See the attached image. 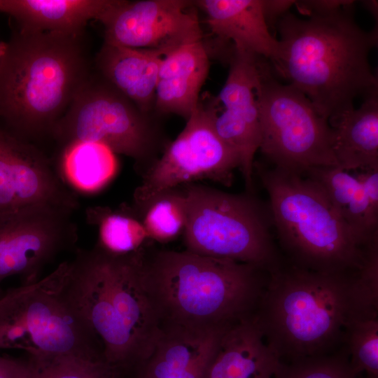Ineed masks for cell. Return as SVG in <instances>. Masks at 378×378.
<instances>
[{"label": "cell", "instance_id": "6da1fadb", "mask_svg": "<svg viewBox=\"0 0 378 378\" xmlns=\"http://www.w3.org/2000/svg\"><path fill=\"white\" fill-rule=\"evenodd\" d=\"M378 317V279L363 270L321 272L287 260L268 272L253 320L281 362L332 354L356 319Z\"/></svg>", "mask_w": 378, "mask_h": 378}, {"label": "cell", "instance_id": "7a4b0ae2", "mask_svg": "<svg viewBox=\"0 0 378 378\" xmlns=\"http://www.w3.org/2000/svg\"><path fill=\"white\" fill-rule=\"evenodd\" d=\"M141 278L162 330L230 328L251 318L268 272L187 250L137 251Z\"/></svg>", "mask_w": 378, "mask_h": 378}, {"label": "cell", "instance_id": "3957f363", "mask_svg": "<svg viewBox=\"0 0 378 378\" xmlns=\"http://www.w3.org/2000/svg\"><path fill=\"white\" fill-rule=\"evenodd\" d=\"M353 3L307 19L288 12L277 22L280 54L272 62L274 69L328 120L354 108L358 96L378 92L369 61L377 29L368 31L358 25Z\"/></svg>", "mask_w": 378, "mask_h": 378}, {"label": "cell", "instance_id": "277c9868", "mask_svg": "<svg viewBox=\"0 0 378 378\" xmlns=\"http://www.w3.org/2000/svg\"><path fill=\"white\" fill-rule=\"evenodd\" d=\"M136 251L115 254L99 244L67 261L65 291L101 342L106 363L132 370L162 332L143 284Z\"/></svg>", "mask_w": 378, "mask_h": 378}, {"label": "cell", "instance_id": "5b68a950", "mask_svg": "<svg viewBox=\"0 0 378 378\" xmlns=\"http://www.w3.org/2000/svg\"><path fill=\"white\" fill-rule=\"evenodd\" d=\"M83 36L18 29L0 62V124L25 137L50 134L88 79Z\"/></svg>", "mask_w": 378, "mask_h": 378}, {"label": "cell", "instance_id": "8992f818", "mask_svg": "<svg viewBox=\"0 0 378 378\" xmlns=\"http://www.w3.org/2000/svg\"><path fill=\"white\" fill-rule=\"evenodd\" d=\"M255 172L268 195L272 225L288 262L321 272L363 268L369 247L359 244L314 180L255 161Z\"/></svg>", "mask_w": 378, "mask_h": 378}, {"label": "cell", "instance_id": "52a82bcc", "mask_svg": "<svg viewBox=\"0 0 378 378\" xmlns=\"http://www.w3.org/2000/svg\"><path fill=\"white\" fill-rule=\"evenodd\" d=\"M66 267L67 261L63 262L34 283L4 291L0 349L104 360L101 342L65 291Z\"/></svg>", "mask_w": 378, "mask_h": 378}, {"label": "cell", "instance_id": "ba28073f", "mask_svg": "<svg viewBox=\"0 0 378 378\" xmlns=\"http://www.w3.org/2000/svg\"><path fill=\"white\" fill-rule=\"evenodd\" d=\"M186 250L253 265L269 272L282 258L271 234L268 204L253 193L235 194L196 183L183 186Z\"/></svg>", "mask_w": 378, "mask_h": 378}, {"label": "cell", "instance_id": "9c48e42d", "mask_svg": "<svg viewBox=\"0 0 378 378\" xmlns=\"http://www.w3.org/2000/svg\"><path fill=\"white\" fill-rule=\"evenodd\" d=\"M52 136L66 145L93 141L134 161L141 176L160 157V127L100 75L92 74L54 127Z\"/></svg>", "mask_w": 378, "mask_h": 378}, {"label": "cell", "instance_id": "30bf717a", "mask_svg": "<svg viewBox=\"0 0 378 378\" xmlns=\"http://www.w3.org/2000/svg\"><path fill=\"white\" fill-rule=\"evenodd\" d=\"M261 132L260 150L272 166L299 173L338 166L328 121L291 85L278 81L263 59L255 89Z\"/></svg>", "mask_w": 378, "mask_h": 378}, {"label": "cell", "instance_id": "8fae6325", "mask_svg": "<svg viewBox=\"0 0 378 378\" xmlns=\"http://www.w3.org/2000/svg\"><path fill=\"white\" fill-rule=\"evenodd\" d=\"M217 97L200 99L178 136L167 144L152 166L141 176L134 203L164 190L208 179L229 187L239 167L236 152L218 134L214 126L220 111Z\"/></svg>", "mask_w": 378, "mask_h": 378}, {"label": "cell", "instance_id": "7c38bea8", "mask_svg": "<svg viewBox=\"0 0 378 378\" xmlns=\"http://www.w3.org/2000/svg\"><path fill=\"white\" fill-rule=\"evenodd\" d=\"M72 211L36 205L0 213V297L6 278L18 276L22 285L34 283L48 264L74 246L77 231Z\"/></svg>", "mask_w": 378, "mask_h": 378}, {"label": "cell", "instance_id": "4fadbf2b", "mask_svg": "<svg viewBox=\"0 0 378 378\" xmlns=\"http://www.w3.org/2000/svg\"><path fill=\"white\" fill-rule=\"evenodd\" d=\"M192 5L185 0H118L100 22L104 41L155 51L163 57L183 44L202 39Z\"/></svg>", "mask_w": 378, "mask_h": 378}, {"label": "cell", "instance_id": "5bb4252c", "mask_svg": "<svg viewBox=\"0 0 378 378\" xmlns=\"http://www.w3.org/2000/svg\"><path fill=\"white\" fill-rule=\"evenodd\" d=\"M229 59L228 75L217 97L223 110L216 115L214 126L237 154L246 190L253 192L254 158L261 142L255 89L264 58L233 47Z\"/></svg>", "mask_w": 378, "mask_h": 378}, {"label": "cell", "instance_id": "9a60e30c", "mask_svg": "<svg viewBox=\"0 0 378 378\" xmlns=\"http://www.w3.org/2000/svg\"><path fill=\"white\" fill-rule=\"evenodd\" d=\"M36 205L74 211L77 200L38 150L0 126V213Z\"/></svg>", "mask_w": 378, "mask_h": 378}, {"label": "cell", "instance_id": "2e32d148", "mask_svg": "<svg viewBox=\"0 0 378 378\" xmlns=\"http://www.w3.org/2000/svg\"><path fill=\"white\" fill-rule=\"evenodd\" d=\"M230 328L162 330L151 352L132 370V378H204L223 335Z\"/></svg>", "mask_w": 378, "mask_h": 378}, {"label": "cell", "instance_id": "e0dca14e", "mask_svg": "<svg viewBox=\"0 0 378 378\" xmlns=\"http://www.w3.org/2000/svg\"><path fill=\"white\" fill-rule=\"evenodd\" d=\"M209 70V55L202 39L163 56L158 74L155 113L176 114L188 120L198 105Z\"/></svg>", "mask_w": 378, "mask_h": 378}, {"label": "cell", "instance_id": "ac0fdd59", "mask_svg": "<svg viewBox=\"0 0 378 378\" xmlns=\"http://www.w3.org/2000/svg\"><path fill=\"white\" fill-rule=\"evenodd\" d=\"M211 32L235 49L270 60L278 59L279 41L269 31L263 0H198Z\"/></svg>", "mask_w": 378, "mask_h": 378}, {"label": "cell", "instance_id": "d6986e66", "mask_svg": "<svg viewBox=\"0 0 378 378\" xmlns=\"http://www.w3.org/2000/svg\"><path fill=\"white\" fill-rule=\"evenodd\" d=\"M118 0H0V12L18 29L83 36L88 22H101Z\"/></svg>", "mask_w": 378, "mask_h": 378}, {"label": "cell", "instance_id": "ffe728a7", "mask_svg": "<svg viewBox=\"0 0 378 378\" xmlns=\"http://www.w3.org/2000/svg\"><path fill=\"white\" fill-rule=\"evenodd\" d=\"M162 56L155 51L104 43L96 66L104 80L143 113L154 111L158 74Z\"/></svg>", "mask_w": 378, "mask_h": 378}, {"label": "cell", "instance_id": "44dd1931", "mask_svg": "<svg viewBox=\"0 0 378 378\" xmlns=\"http://www.w3.org/2000/svg\"><path fill=\"white\" fill-rule=\"evenodd\" d=\"M281 363L251 317L224 333L204 378H273Z\"/></svg>", "mask_w": 378, "mask_h": 378}, {"label": "cell", "instance_id": "7402d4cb", "mask_svg": "<svg viewBox=\"0 0 378 378\" xmlns=\"http://www.w3.org/2000/svg\"><path fill=\"white\" fill-rule=\"evenodd\" d=\"M332 149L338 166L347 172L378 169V93L364 98L358 108L330 118Z\"/></svg>", "mask_w": 378, "mask_h": 378}, {"label": "cell", "instance_id": "603a6c76", "mask_svg": "<svg viewBox=\"0 0 378 378\" xmlns=\"http://www.w3.org/2000/svg\"><path fill=\"white\" fill-rule=\"evenodd\" d=\"M63 171L77 189L94 192L104 187L115 175V153L104 144L93 141H74L66 146Z\"/></svg>", "mask_w": 378, "mask_h": 378}, {"label": "cell", "instance_id": "cb8c5ba5", "mask_svg": "<svg viewBox=\"0 0 378 378\" xmlns=\"http://www.w3.org/2000/svg\"><path fill=\"white\" fill-rule=\"evenodd\" d=\"M148 239L168 242L183 234L187 220V203L183 186L162 190L146 200L134 203Z\"/></svg>", "mask_w": 378, "mask_h": 378}, {"label": "cell", "instance_id": "d4e9b609", "mask_svg": "<svg viewBox=\"0 0 378 378\" xmlns=\"http://www.w3.org/2000/svg\"><path fill=\"white\" fill-rule=\"evenodd\" d=\"M93 223L99 225V244L115 254L133 253L148 239L140 219L133 209L113 211L106 207H95L89 211Z\"/></svg>", "mask_w": 378, "mask_h": 378}, {"label": "cell", "instance_id": "484cf974", "mask_svg": "<svg viewBox=\"0 0 378 378\" xmlns=\"http://www.w3.org/2000/svg\"><path fill=\"white\" fill-rule=\"evenodd\" d=\"M344 344L354 372L378 378V317L355 320L348 329Z\"/></svg>", "mask_w": 378, "mask_h": 378}, {"label": "cell", "instance_id": "4316f807", "mask_svg": "<svg viewBox=\"0 0 378 378\" xmlns=\"http://www.w3.org/2000/svg\"><path fill=\"white\" fill-rule=\"evenodd\" d=\"M273 378H360L352 370L345 344L336 351L281 362Z\"/></svg>", "mask_w": 378, "mask_h": 378}, {"label": "cell", "instance_id": "83f0119b", "mask_svg": "<svg viewBox=\"0 0 378 378\" xmlns=\"http://www.w3.org/2000/svg\"><path fill=\"white\" fill-rule=\"evenodd\" d=\"M28 358L32 365L30 378H104L113 368L104 360L68 355Z\"/></svg>", "mask_w": 378, "mask_h": 378}, {"label": "cell", "instance_id": "f1b7e54d", "mask_svg": "<svg viewBox=\"0 0 378 378\" xmlns=\"http://www.w3.org/2000/svg\"><path fill=\"white\" fill-rule=\"evenodd\" d=\"M32 365L29 359L0 355V378H30Z\"/></svg>", "mask_w": 378, "mask_h": 378}, {"label": "cell", "instance_id": "f546056e", "mask_svg": "<svg viewBox=\"0 0 378 378\" xmlns=\"http://www.w3.org/2000/svg\"><path fill=\"white\" fill-rule=\"evenodd\" d=\"M353 1H300L295 2L298 10L308 15L316 13H326L334 11L342 6L350 4Z\"/></svg>", "mask_w": 378, "mask_h": 378}, {"label": "cell", "instance_id": "4dcf8cb0", "mask_svg": "<svg viewBox=\"0 0 378 378\" xmlns=\"http://www.w3.org/2000/svg\"><path fill=\"white\" fill-rule=\"evenodd\" d=\"M295 2L290 0H263L264 15L267 25L270 27L278 22Z\"/></svg>", "mask_w": 378, "mask_h": 378}, {"label": "cell", "instance_id": "1f68e13d", "mask_svg": "<svg viewBox=\"0 0 378 378\" xmlns=\"http://www.w3.org/2000/svg\"><path fill=\"white\" fill-rule=\"evenodd\" d=\"M104 378H132L129 372L117 367H113Z\"/></svg>", "mask_w": 378, "mask_h": 378}, {"label": "cell", "instance_id": "d6a6232c", "mask_svg": "<svg viewBox=\"0 0 378 378\" xmlns=\"http://www.w3.org/2000/svg\"><path fill=\"white\" fill-rule=\"evenodd\" d=\"M364 4L366 5L367 8L370 10L371 13L376 16L377 18V1H365Z\"/></svg>", "mask_w": 378, "mask_h": 378}, {"label": "cell", "instance_id": "836d02e7", "mask_svg": "<svg viewBox=\"0 0 378 378\" xmlns=\"http://www.w3.org/2000/svg\"><path fill=\"white\" fill-rule=\"evenodd\" d=\"M7 43L3 41H0V62L6 52Z\"/></svg>", "mask_w": 378, "mask_h": 378}, {"label": "cell", "instance_id": "e575fe53", "mask_svg": "<svg viewBox=\"0 0 378 378\" xmlns=\"http://www.w3.org/2000/svg\"><path fill=\"white\" fill-rule=\"evenodd\" d=\"M366 378H375V377L367 376Z\"/></svg>", "mask_w": 378, "mask_h": 378}]
</instances>
